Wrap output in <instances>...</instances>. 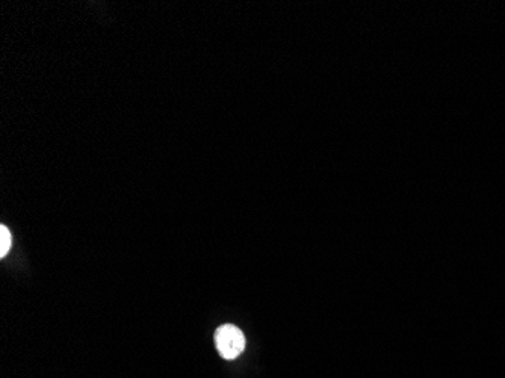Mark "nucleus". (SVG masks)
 <instances>
[{
	"label": "nucleus",
	"mask_w": 505,
	"mask_h": 378,
	"mask_svg": "<svg viewBox=\"0 0 505 378\" xmlns=\"http://www.w3.org/2000/svg\"><path fill=\"white\" fill-rule=\"evenodd\" d=\"M13 238L6 226H0V257H5L11 248Z\"/></svg>",
	"instance_id": "obj_2"
},
{
	"label": "nucleus",
	"mask_w": 505,
	"mask_h": 378,
	"mask_svg": "<svg viewBox=\"0 0 505 378\" xmlns=\"http://www.w3.org/2000/svg\"><path fill=\"white\" fill-rule=\"evenodd\" d=\"M215 347L226 361H235L245 349V336L233 324H224L215 331Z\"/></svg>",
	"instance_id": "obj_1"
}]
</instances>
